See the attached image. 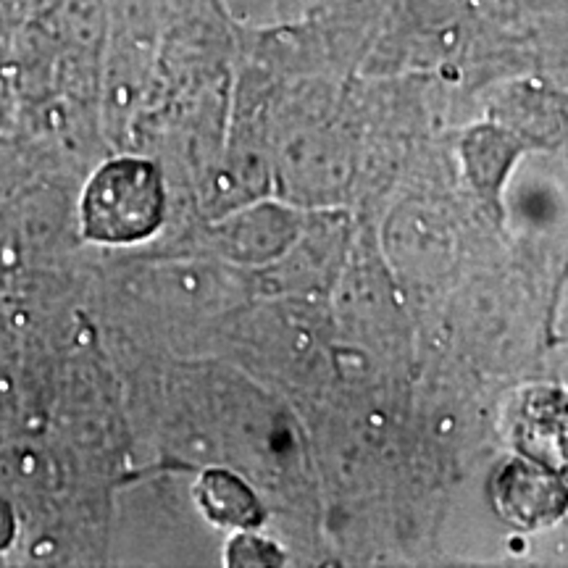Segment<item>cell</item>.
I'll return each instance as SVG.
<instances>
[{
	"instance_id": "cell-1",
	"label": "cell",
	"mask_w": 568,
	"mask_h": 568,
	"mask_svg": "<svg viewBox=\"0 0 568 568\" xmlns=\"http://www.w3.org/2000/svg\"><path fill=\"white\" fill-rule=\"evenodd\" d=\"M163 195L150 163L116 161L90 182L85 195V231L103 242L142 239L161 224Z\"/></svg>"
},
{
	"instance_id": "cell-2",
	"label": "cell",
	"mask_w": 568,
	"mask_h": 568,
	"mask_svg": "<svg viewBox=\"0 0 568 568\" xmlns=\"http://www.w3.org/2000/svg\"><path fill=\"white\" fill-rule=\"evenodd\" d=\"M516 471H518V476L510 479V484L502 481V492H510V495L500 497V508L505 513H513V518L524 521V524H537L539 516H550L555 510H561V505L553 500L555 495L542 497V487L550 481L542 476H532V471H526L524 465H516Z\"/></svg>"
}]
</instances>
